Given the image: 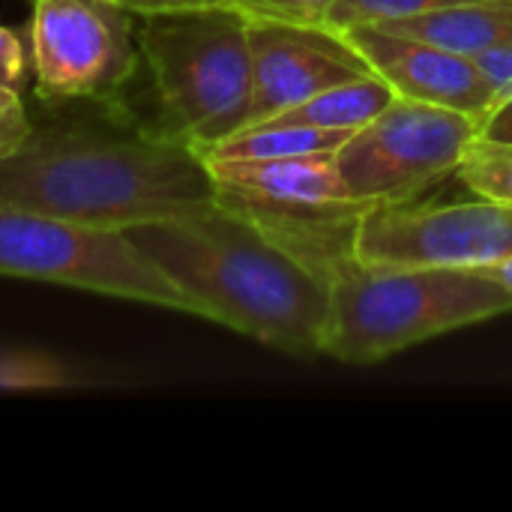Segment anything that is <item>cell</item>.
Here are the masks:
<instances>
[{"mask_svg":"<svg viewBox=\"0 0 512 512\" xmlns=\"http://www.w3.org/2000/svg\"><path fill=\"white\" fill-rule=\"evenodd\" d=\"M198 309V318L294 357L324 354L327 273L252 216L213 204L123 231Z\"/></svg>","mask_w":512,"mask_h":512,"instance_id":"6da1fadb","label":"cell"},{"mask_svg":"<svg viewBox=\"0 0 512 512\" xmlns=\"http://www.w3.org/2000/svg\"><path fill=\"white\" fill-rule=\"evenodd\" d=\"M219 201L207 159L153 132L108 135L87 129H33L0 159V207L57 216L93 228L201 213Z\"/></svg>","mask_w":512,"mask_h":512,"instance_id":"7a4b0ae2","label":"cell"},{"mask_svg":"<svg viewBox=\"0 0 512 512\" xmlns=\"http://www.w3.org/2000/svg\"><path fill=\"white\" fill-rule=\"evenodd\" d=\"M324 354L375 366L435 336L512 312V288L471 267L378 264L342 252L327 267Z\"/></svg>","mask_w":512,"mask_h":512,"instance_id":"3957f363","label":"cell"},{"mask_svg":"<svg viewBox=\"0 0 512 512\" xmlns=\"http://www.w3.org/2000/svg\"><path fill=\"white\" fill-rule=\"evenodd\" d=\"M138 48L156 87L153 135L204 153L246 129L252 51L249 18L237 6L144 15Z\"/></svg>","mask_w":512,"mask_h":512,"instance_id":"277c9868","label":"cell"},{"mask_svg":"<svg viewBox=\"0 0 512 512\" xmlns=\"http://www.w3.org/2000/svg\"><path fill=\"white\" fill-rule=\"evenodd\" d=\"M0 276L54 282L198 318L195 303L123 234L0 207Z\"/></svg>","mask_w":512,"mask_h":512,"instance_id":"5b68a950","label":"cell"},{"mask_svg":"<svg viewBox=\"0 0 512 512\" xmlns=\"http://www.w3.org/2000/svg\"><path fill=\"white\" fill-rule=\"evenodd\" d=\"M480 123L462 111L393 99L336 150V165L360 204L420 201L429 189L456 177Z\"/></svg>","mask_w":512,"mask_h":512,"instance_id":"8992f818","label":"cell"},{"mask_svg":"<svg viewBox=\"0 0 512 512\" xmlns=\"http://www.w3.org/2000/svg\"><path fill=\"white\" fill-rule=\"evenodd\" d=\"M135 18L120 0H33L36 93L42 99H114L138 69Z\"/></svg>","mask_w":512,"mask_h":512,"instance_id":"52a82bcc","label":"cell"},{"mask_svg":"<svg viewBox=\"0 0 512 512\" xmlns=\"http://www.w3.org/2000/svg\"><path fill=\"white\" fill-rule=\"evenodd\" d=\"M351 252L378 264L489 270L512 258V204L489 198L378 204L360 216Z\"/></svg>","mask_w":512,"mask_h":512,"instance_id":"ba28073f","label":"cell"},{"mask_svg":"<svg viewBox=\"0 0 512 512\" xmlns=\"http://www.w3.org/2000/svg\"><path fill=\"white\" fill-rule=\"evenodd\" d=\"M252 51V108L249 126L264 123L303 99L369 75L366 60L324 24L249 21Z\"/></svg>","mask_w":512,"mask_h":512,"instance_id":"9c48e42d","label":"cell"},{"mask_svg":"<svg viewBox=\"0 0 512 512\" xmlns=\"http://www.w3.org/2000/svg\"><path fill=\"white\" fill-rule=\"evenodd\" d=\"M339 33L366 60L372 75L387 81L399 99L453 108L474 117L477 123L486 117L492 93L471 57L372 24L345 27Z\"/></svg>","mask_w":512,"mask_h":512,"instance_id":"30bf717a","label":"cell"},{"mask_svg":"<svg viewBox=\"0 0 512 512\" xmlns=\"http://www.w3.org/2000/svg\"><path fill=\"white\" fill-rule=\"evenodd\" d=\"M372 27L414 36L462 57H474L504 39H512V0H468Z\"/></svg>","mask_w":512,"mask_h":512,"instance_id":"8fae6325","label":"cell"},{"mask_svg":"<svg viewBox=\"0 0 512 512\" xmlns=\"http://www.w3.org/2000/svg\"><path fill=\"white\" fill-rule=\"evenodd\" d=\"M393 99H396L393 87L369 72L363 78L333 84L264 123H297V126H315V129L354 132V129L366 126L375 114H381Z\"/></svg>","mask_w":512,"mask_h":512,"instance_id":"7c38bea8","label":"cell"},{"mask_svg":"<svg viewBox=\"0 0 512 512\" xmlns=\"http://www.w3.org/2000/svg\"><path fill=\"white\" fill-rule=\"evenodd\" d=\"M345 129H315L297 123H258L219 141L201 156L210 159H294V156H336L348 141Z\"/></svg>","mask_w":512,"mask_h":512,"instance_id":"4fadbf2b","label":"cell"},{"mask_svg":"<svg viewBox=\"0 0 512 512\" xmlns=\"http://www.w3.org/2000/svg\"><path fill=\"white\" fill-rule=\"evenodd\" d=\"M90 384V372L45 348H0V393H63Z\"/></svg>","mask_w":512,"mask_h":512,"instance_id":"5bb4252c","label":"cell"},{"mask_svg":"<svg viewBox=\"0 0 512 512\" xmlns=\"http://www.w3.org/2000/svg\"><path fill=\"white\" fill-rule=\"evenodd\" d=\"M456 177L477 198L512 204V141L474 138L456 168Z\"/></svg>","mask_w":512,"mask_h":512,"instance_id":"9a60e30c","label":"cell"},{"mask_svg":"<svg viewBox=\"0 0 512 512\" xmlns=\"http://www.w3.org/2000/svg\"><path fill=\"white\" fill-rule=\"evenodd\" d=\"M468 0H339L330 12L324 27H357V24H384V21H399V18H414L426 15L444 6H456Z\"/></svg>","mask_w":512,"mask_h":512,"instance_id":"2e32d148","label":"cell"},{"mask_svg":"<svg viewBox=\"0 0 512 512\" xmlns=\"http://www.w3.org/2000/svg\"><path fill=\"white\" fill-rule=\"evenodd\" d=\"M336 3L339 0H234L249 21L276 24H324Z\"/></svg>","mask_w":512,"mask_h":512,"instance_id":"e0dca14e","label":"cell"},{"mask_svg":"<svg viewBox=\"0 0 512 512\" xmlns=\"http://www.w3.org/2000/svg\"><path fill=\"white\" fill-rule=\"evenodd\" d=\"M471 60H474L483 84L492 93V105L501 102V99H507L512 93V39H504V42H498V45L474 54Z\"/></svg>","mask_w":512,"mask_h":512,"instance_id":"ac0fdd59","label":"cell"},{"mask_svg":"<svg viewBox=\"0 0 512 512\" xmlns=\"http://www.w3.org/2000/svg\"><path fill=\"white\" fill-rule=\"evenodd\" d=\"M30 132L33 126L21 105V93L0 84V159L15 153L30 138Z\"/></svg>","mask_w":512,"mask_h":512,"instance_id":"d6986e66","label":"cell"},{"mask_svg":"<svg viewBox=\"0 0 512 512\" xmlns=\"http://www.w3.org/2000/svg\"><path fill=\"white\" fill-rule=\"evenodd\" d=\"M27 72V51L12 27H0V84L21 93Z\"/></svg>","mask_w":512,"mask_h":512,"instance_id":"ffe728a7","label":"cell"},{"mask_svg":"<svg viewBox=\"0 0 512 512\" xmlns=\"http://www.w3.org/2000/svg\"><path fill=\"white\" fill-rule=\"evenodd\" d=\"M138 18L144 15H174V12H201V9H228L234 0H120Z\"/></svg>","mask_w":512,"mask_h":512,"instance_id":"44dd1931","label":"cell"},{"mask_svg":"<svg viewBox=\"0 0 512 512\" xmlns=\"http://www.w3.org/2000/svg\"><path fill=\"white\" fill-rule=\"evenodd\" d=\"M480 138H492V141H512V96L495 102L486 117L480 120Z\"/></svg>","mask_w":512,"mask_h":512,"instance_id":"7402d4cb","label":"cell"},{"mask_svg":"<svg viewBox=\"0 0 512 512\" xmlns=\"http://www.w3.org/2000/svg\"><path fill=\"white\" fill-rule=\"evenodd\" d=\"M486 273H489V276H495L498 282H504L507 288H512V258L501 261V264H495V267H489Z\"/></svg>","mask_w":512,"mask_h":512,"instance_id":"603a6c76","label":"cell"}]
</instances>
